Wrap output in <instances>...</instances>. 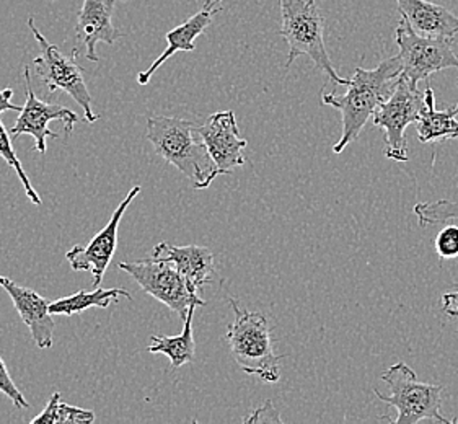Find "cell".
<instances>
[{"label":"cell","instance_id":"1","mask_svg":"<svg viewBox=\"0 0 458 424\" xmlns=\"http://www.w3.org/2000/svg\"><path fill=\"white\" fill-rule=\"evenodd\" d=\"M403 71L400 55L388 57L377 65L376 69L356 67L354 77L348 85V92L323 93L321 100L325 105L341 111L343 134L333 146L335 154H341L351 142L359 138L367 121L374 114L378 105L386 102L396 89L398 79Z\"/></svg>","mask_w":458,"mask_h":424},{"label":"cell","instance_id":"2","mask_svg":"<svg viewBox=\"0 0 458 424\" xmlns=\"http://www.w3.org/2000/svg\"><path fill=\"white\" fill-rule=\"evenodd\" d=\"M146 138L160 157L176 166L196 190H206L219 176L198 124L174 116L147 120Z\"/></svg>","mask_w":458,"mask_h":424},{"label":"cell","instance_id":"3","mask_svg":"<svg viewBox=\"0 0 458 424\" xmlns=\"http://www.w3.org/2000/svg\"><path fill=\"white\" fill-rule=\"evenodd\" d=\"M229 304L235 314V320L227 326L225 340L240 369L248 376H257L263 382H279L281 358L273 348L267 318L259 312H248L233 299H230Z\"/></svg>","mask_w":458,"mask_h":424},{"label":"cell","instance_id":"4","mask_svg":"<svg viewBox=\"0 0 458 424\" xmlns=\"http://www.w3.org/2000/svg\"><path fill=\"white\" fill-rule=\"evenodd\" d=\"M281 13L283 27L279 37L284 38L289 47L285 69H289L299 55H309L315 67L330 77L331 82L348 87L351 79L339 77L331 64L325 47V20L317 0H281Z\"/></svg>","mask_w":458,"mask_h":424},{"label":"cell","instance_id":"5","mask_svg":"<svg viewBox=\"0 0 458 424\" xmlns=\"http://www.w3.org/2000/svg\"><path fill=\"white\" fill-rule=\"evenodd\" d=\"M392 390L390 395L380 394L374 388V394L386 405L394 406L398 411L394 424H416L424 420L437 423H455L440 415L444 386L422 384L416 377V372L404 362H396L380 376Z\"/></svg>","mask_w":458,"mask_h":424},{"label":"cell","instance_id":"6","mask_svg":"<svg viewBox=\"0 0 458 424\" xmlns=\"http://www.w3.org/2000/svg\"><path fill=\"white\" fill-rule=\"evenodd\" d=\"M28 28L41 47V55L33 61V64L37 67L38 77L47 85L49 93H55L57 90L67 93L71 98L79 103V106H82L83 116L89 124L100 120V116L93 113L92 95L85 83V77H83L85 71L75 61L77 55L72 53L71 57L63 55L59 47L49 43L47 38L43 37V33L35 25L33 17L28 20Z\"/></svg>","mask_w":458,"mask_h":424},{"label":"cell","instance_id":"7","mask_svg":"<svg viewBox=\"0 0 458 424\" xmlns=\"http://www.w3.org/2000/svg\"><path fill=\"white\" fill-rule=\"evenodd\" d=\"M121 271L128 273L142 291L152 295L158 302L165 304L168 309L180 315L184 320L193 305H206L199 294H196L186 283L183 275L178 271L174 263L165 259H150L138 261H123Z\"/></svg>","mask_w":458,"mask_h":424},{"label":"cell","instance_id":"8","mask_svg":"<svg viewBox=\"0 0 458 424\" xmlns=\"http://www.w3.org/2000/svg\"><path fill=\"white\" fill-rule=\"evenodd\" d=\"M394 41L400 47V59L403 64L402 77L418 87L421 81L444 69H457L458 55L454 53L452 41L420 37L402 17L394 30Z\"/></svg>","mask_w":458,"mask_h":424},{"label":"cell","instance_id":"9","mask_svg":"<svg viewBox=\"0 0 458 424\" xmlns=\"http://www.w3.org/2000/svg\"><path fill=\"white\" fill-rule=\"evenodd\" d=\"M424 106V92L412 87L400 75L396 89L386 102L378 105L372 114L376 128L386 132V156L390 160L404 164L410 160L406 128L416 123Z\"/></svg>","mask_w":458,"mask_h":424},{"label":"cell","instance_id":"10","mask_svg":"<svg viewBox=\"0 0 458 424\" xmlns=\"http://www.w3.org/2000/svg\"><path fill=\"white\" fill-rule=\"evenodd\" d=\"M23 77H25V85H27V103L20 111L15 124L12 126L10 136L19 139L20 136L28 134L35 139V150L39 154H47V138H61V134L49 130L47 124L51 121H59L64 126L65 134H71L73 126L81 121V118L65 106L43 102L41 98H38L37 93L33 90L31 74H30V67L27 64L23 67Z\"/></svg>","mask_w":458,"mask_h":424},{"label":"cell","instance_id":"11","mask_svg":"<svg viewBox=\"0 0 458 424\" xmlns=\"http://www.w3.org/2000/svg\"><path fill=\"white\" fill-rule=\"evenodd\" d=\"M140 193V186H134L128 196L121 201L118 209L113 212L110 221L101 229L87 247L75 245L65 253V259L73 271H89L92 273L93 286L98 287L103 281L106 269L110 267L111 259L114 255V250L118 245V229L123 216L128 211L131 203Z\"/></svg>","mask_w":458,"mask_h":424},{"label":"cell","instance_id":"12","mask_svg":"<svg viewBox=\"0 0 458 424\" xmlns=\"http://www.w3.org/2000/svg\"><path fill=\"white\" fill-rule=\"evenodd\" d=\"M198 132L208 148L219 175H229L235 168L245 165L243 150L248 142L240 136L233 111H217L204 124H198Z\"/></svg>","mask_w":458,"mask_h":424},{"label":"cell","instance_id":"13","mask_svg":"<svg viewBox=\"0 0 458 424\" xmlns=\"http://www.w3.org/2000/svg\"><path fill=\"white\" fill-rule=\"evenodd\" d=\"M0 289L10 295L12 302L19 312L21 322L25 323L31 333V338L39 350H47L53 346L55 323L51 314V302L37 291L20 286L13 279L0 276Z\"/></svg>","mask_w":458,"mask_h":424},{"label":"cell","instance_id":"14","mask_svg":"<svg viewBox=\"0 0 458 424\" xmlns=\"http://www.w3.org/2000/svg\"><path fill=\"white\" fill-rule=\"evenodd\" d=\"M116 0H83L82 9L77 15L75 41L77 47H85V57L92 63H98L97 45L106 43L114 45L124 37L120 30L113 25V12Z\"/></svg>","mask_w":458,"mask_h":424},{"label":"cell","instance_id":"15","mask_svg":"<svg viewBox=\"0 0 458 424\" xmlns=\"http://www.w3.org/2000/svg\"><path fill=\"white\" fill-rule=\"evenodd\" d=\"M150 257L174 263L196 294H199L206 284L212 283V277L216 275L211 250L199 245L176 247L168 242H160L152 250Z\"/></svg>","mask_w":458,"mask_h":424},{"label":"cell","instance_id":"16","mask_svg":"<svg viewBox=\"0 0 458 424\" xmlns=\"http://www.w3.org/2000/svg\"><path fill=\"white\" fill-rule=\"evenodd\" d=\"M222 2L224 0H206L202 9L198 13H194L193 17H190L182 25L170 30L166 33L165 51L157 57L146 72H140L138 75L139 85H147L150 82V79H152V75L156 74L157 69L166 63L172 55L180 53V51H183V53L194 51V47H194V39L201 37L202 33L206 31V28L211 25L214 15L222 12V7H220Z\"/></svg>","mask_w":458,"mask_h":424},{"label":"cell","instance_id":"17","mask_svg":"<svg viewBox=\"0 0 458 424\" xmlns=\"http://www.w3.org/2000/svg\"><path fill=\"white\" fill-rule=\"evenodd\" d=\"M402 17L424 38L449 39L457 37L458 17L452 10L428 0H396Z\"/></svg>","mask_w":458,"mask_h":424},{"label":"cell","instance_id":"18","mask_svg":"<svg viewBox=\"0 0 458 424\" xmlns=\"http://www.w3.org/2000/svg\"><path fill=\"white\" fill-rule=\"evenodd\" d=\"M458 103L449 110H436V95L431 85L424 90V106L416 121L418 139L422 144L458 139Z\"/></svg>","mask_w":458,"mask_h":424},{"label":"cell","instance_id":"19","mask_svg":"<svg viewBox=\"0 0 458 424\" xmlns=\"http://www.w3.org/2000/svg\"><path fill=\"white\" fill-rule=\"evenodd\" d=\"M198 305H193L184 318L183 332L176 336H150V346L148 352L154 354H165L172 362V368L178 369L184 364H190L194 360L196 344L193 336V317L194 310Z\"/></svg>","mask_w":458,"mask_h":424},{"label":"cell","instance_id":"20","mask_svg":"<svg viewBox=\"0 0 458 424\" xmlns=\"http://www.w3.org/2000/svg\"><path fill=\"white\" fill-rule=\"evenodd\" d=\"M120 297H124L131 301L132 297L126 289H100L97 287L95 291H79L67 297H61L55 302H51V314L65 315L72 317L75 314H82L85 310L98 307V309H106L113 302H118Z\"/></svg>","mask_w":458,"mask_h":424},{"label":"cell","instance_id":"21","mask_svg":"<svg viewBox=\"0 0 458 424\" xmlns=\"http://www.w3.org/2000/svg\"><path fill=\"white\" fill-rule=\"evenodd\" d=\"M95 413L92 410H83L79 406L67 405L61 402V394L55 392L49 398L47 408L31 420V424H83L93 423Z\"/></svg>","mask_w":458,"mask_h":424},{"label":"cell","instance_id":"22","mask_svg":"<svg viewBox=\"0 0 458 424\" xmlns=\"http://www.w3.org/2000/svg\"><path fill=\"white\" fill-rule=\"evenodd\" d=\"M414 214L421 227L458 221V201L439 199L436 203H418L414 206Z\"/></svg>","mask_w":458,"mask_h":424},{"label":"cell","instance_id":"23","mask_svg":"<svg viewBox=\"0 0 458 424\" xmlns=\"http://www.w3.org/2000/svg\"><path fill=\"white\" fill-rule=\"evenodd\" d=\"M0 157L7 162V165H9L10 168L15 170V174L19 175L21 185L25 188V193H27L28 198H30V201L35 204V206H41L43 201H41L39 194L35 191L33 185L30 183V178H28L27 174H25L23 165H21V162H20V158L17 157V154H15V150H13V146H12V136H10L9 131L5 130V126H4L2 121H0Z\"/></svg>","mask_w":458,"mask_h":424},{"label":"cell","instance_id":"24","mask_svg":"<svg viewBox=\"0 0 458 424\" xmlns=\"http://www.w3.org/2000/svg\"><path fill=\"white\" fill-rule=\"evenodd\" d=\"M0 392L9 398L17 410H28L30 408L27 398L20 392L19 387L15 386L13 378L10 377L9 369H7L5 362L2 360V356H0Z\"/></svg>","mask_w":458,"mask_h":424},{"label":"cell","instance_id":"25","mask_svg":"<svg viewBox=\"0 0 458 424\" xmlns=\"http://www.w3.org/2000/svg\"><path fill=\"white\" fill-rule=\"evenodd\" d=\"M436 251L439 259H458V225H447L436 237Z\"/></svg>","mask_w":458,"mask_h":424},{"label":"cell","instance_id":"26","mask_svg":"<svg viewBox=\"0 0 458 424\" xmlns=\"http://www.w3.org/2000/svg\"><path fill=\"white\" fill-rule=\"evenodd\" d=\"M247 424H257V423H283V418L277 413L275 405L267 400L265 405L257 408L251 415L248 416L243 420Z\"/></svg>","mask_w":458,"mask_h":424},{"label":"cell","instance_id":"27","mask_svg":"<svg viewBox=\"0 0 458 424\" xmlns=\"http://www.w3.org/2000/svg\"><path fill=\"white\" fill-rule=\"evenodd\" d=\"M442 310L449 317H458V291L442 295Z\"/></svg>","mask_w":458,"mask_h":424},{"label":"cell","instance_id":"28","mask_svg":"<svg viewBox=\"0 0 458 424\" xmlns=\"http://www.w3.org/2000/svg\"><path fill=\"white\" fill-rule=\"evenodd\" d=\"M12 97H13V89H5L0 90V114L5 111H21L23 106H19L15 103H12Z\"/></svg>","mask_w":458,"mask_h":424},{"label":"cell","instance_id":"29","mask_svg":"<svg viewBox=\"0 0 458 424\" xmlns=\"http://www.w3.org/2000/svg\"><path fill=\"white\" fill-rule=\"evenodd\" d=\"M121 2H128V0H121Z\"/></svg>","mask_w":458,"mask_h":424},{"label":"cell","instance_id":"30","mask_svg":"<svg viewBox=\"0 0 458 424\" xmlns=\"http://www.w3.org/2000/svg\"><path fill=\"white\" fill-rule=\"evenodd\" d=\"M457 87H458V81H457Z\"/></svg>","mask_w":458,"mask_h":424},{"label":"cell","instance_id":"31","mask_svg":"<svg viewBox=\"0 0 458 424\" xmlns=\"http://www.w3.org/2000/svg\"><path fill=\"white\" fill-rule=\"evenodd\" d=\"M457 286H458V284H457Z\"/></svg>","mask_w":458,"mask_h":424}]
</instances>
